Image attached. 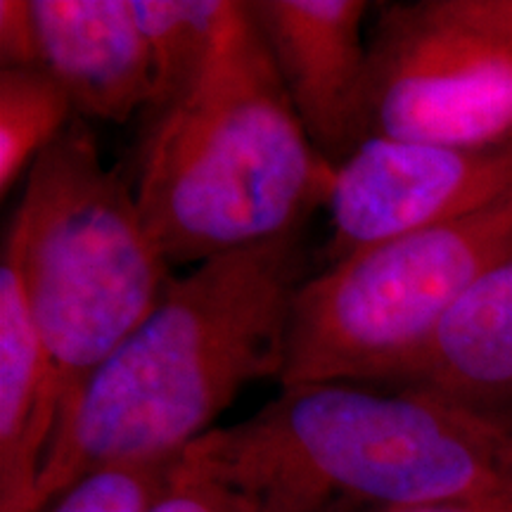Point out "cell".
Wrapping results in <instances>:
<instances>
[{"instance_id": "6da1fadb", "label": "cell", "mask_w": 512, "mask_h": 512, "mask_svg": "<svg viewBox=\"0 0 512 512\" xmlns=\"http://www.w3.org/2000/svg\"><path fill=\"white\" fill-rule=\"evenodd\" d=\"M311 275L304 228L171 278L57 425L36 512L91 472L181 460L247 384L280 382L294 297Z\"/></svg>"}, {"instance_id": "7a4b0ae2", "label": "cell", "mask_w": 512, "mask_h": 512, "mask_svg": "<svg viewBox=\"0 0 512 512\" xmlns=\"http://www.w3.org/2000/svg\"><path fill=\"white\" fill-rule=\"evenodd\" d=\"M181 463L245 512L512 503V406L408 387L297 384L249 418L216 427Z\"/></svg>"}, {"instance_id": "3957f363", "label": "cell", "mask_w": 512, "mask_h": 512, "mask_svg": "<svg viewBox=\"0 0 512 512\" xmlns=\"http://www.w3.org/2000/svg\"><path fill=\"white\" fill-rule=\"evenodd\" d=\"M332 176L238 0L197 81L140 128L147 230L171 266H200L304 230L328 204Z\"/></svg>"}, {"instance_id": "277c9868", "label": "cell", "mask_w": 512, "mask_h": 512, "mask_svg": "<svg viewBox=\"0 0 512 512\" xmlns=\"http://www.w3.org/2000/svg\"><path fill=\"white\" fill-rule=\"evenodd\" d=\"M5 240L53 363L60 425L88 377L159 304L171 264L145 226L136 185L105 166L79 114L31 166Z\"/></svg>"}, {"instance_id": "5b68a950", "label": "cell", "mask_w": 512, "mask_h": 512, "mask_svg": "<svg viewBox=\"0 0 512 512\" xmlns=\"http://www.w3.org/2000/svg\"><path fill=\"white\" fill-rule=\"evenodd\" d=\"M512 254V190L486 207L332 261L299 287L280 387H392L472 285Z\"/></svg>"}, {"instance_id": "8992f818", "label": "cell", "mask_w": 512, "mask_h": 512, "mask_svg": "<svg viewBox=\"0 0 512 512\" xmlns=\"http://www.w3.org/2000/svg\"><path fill=\"white\" fill-rule=\"evenodd\" d=\"M368 136L512 143V34L456 0L380 5L368 38Z\"/></svg>"}, {"instance_id": "52a82bcc", "label": "cell", "mask_w": 512, "mask_h": 512, "mask_svg": "<svg viewBox=\"0 0 512 512\" xmlns=\"http://www.w3.org/2000/svg\"><path fill=\"white\" fill-rule=\"evenodd\" d=\"M512 190V143L451 147L368 138L332 176L328 264L486 207Z\"/></svg>"}, {"instance_id": "ba28073f", "label": "cell", "mask_w": 512, "mask_h": 512, "mask_svg": "<svg viewBox=\"0 0 512 512\" xmlns=\"http://www.w3.org/2000/svg\"><path fill=\"white\" fill-rule=\"evenodd\" d=\"M283 91L306 136L330 166L368 136L366 0H247Z\"/></svg>"}, {"instance_id": "9c48e42d", "label": "cell", "mask_w": 512, "mask_h": 512, "mask_svg": "<svg viewBox=\"0 0 512 512\" xmlns=\"http://www.w3.org/2000/svg\"><path fill=\"white\" fill-rule=\"evenodd\" d=\"M41 67L83 119L124 124L152 98V64L131 0H31Z\"/></svg>"}, {"instance_id": "30bf717a", "label": "cell", "mask_w": 512, "mask_h": 512, "mask_svg": "<svg viewBox=\"0 0 512 512\" xmlns=\"http://www.w3.org/2000/svg\"><path fill=\"white\" fill-rule=\"evenodd\" d=\"M60 413L50 356L19 273L17 254L3 240L0 259V512H36Z\"/></svg>"}, {"instance_id": "8fae6325", "label": "cell", "mask_w": 512, "mask_h": 512, "mask_svg": "<svg viewBox=\"0 0 512 512\" xmlns=\"http://www.w3.org/2000/svg\"><path fill=\"white\" fill-rule=\"evenodd\" d=\"M392 387L512 406V254L458 299Z\"/></svg>"}, {"instance_id": "7c38bea8", "label": "cell", "mask_w": 512, "mask_h": 512, "mask_svg": "<svg viewBox=\"0 0 512 512\" xmlns=\"http://www.w3.org/2000/svg\"><path fill=\"white\" fill-rule=\"evenodd\" d=\"M152 64L143 121L169 110L214 55L235 0H131Z\"/></svg>"}, {"instance_id": "4fadbf2b", "label": "cell", "mask_w": 512, "mask_h": 512, "mask_svg": "<svg viewBox=\"0 0 512 512\" xmlns=\"http://www.w3.org/2000/svg\"><path fill=\"white\" fill-rule=\"evenodd\" d=\"M76 117L72 100L43 67L0 69V192L8 197Z\"/></svg>"}, {"instance_id": "5bb4252c", "label": "cell", "mask_w": 512, "mask_h": 512, "mask_svg": "<svg viewBox=\"0 0 512 512\" xmlns=\"http://www.w3.org/2000/svg\"><path fill=\"white\" fill-rule=\"evenodd\" d=\"M181 460L117 465L86 475L43 512H150L176 475Z\"/></svg>"}, {"instance_id": "9a60e30c", "label": "cell", "mask_w": 512, "mask_h": 512, "mask_svg": "<svg viewBox=\"0 0 512 512\" xmlns=\"http://www.w3.org/2000/svg\"><path fill=\"white\" fill-rule=\"evenodd\" d=\"M150 512H245V508L223 486L178 463L169 489Z\"/></svg>"}, {"instance_id": "2e32d148", "label": "cell", "mask_w": 512, "mask_h": 512, "mask_svg": "<svg viewBox=\"0 0 512 512\" xmlns=\"http://www.w3.org/2000/svg\"><path fill=\"white\" fill-rule=\"evenodd\" d=\"M0 62L3 67H41L31 0H0Z\"/></svg>"}, {"instance_id": "e0dca14e", "label": "cell", "mask_w": 512, "mask_h": 512, "mask_svg": "<svg viewBox=\"0 0 512 512\" xmlns=\"http://www.w3.org/2000/svg\"><path fill=\"white\" fill-rule=\"evenodd\" d=\"M460 12L512 34V0H456Z\"/></svg>"}, {"instance_id": "ac0fdd59", "label": "cell", "mask_w": 512, "mask_h": 512, "mask_svg": "<svg viewBox=\"0 0 512 512\" xmlns=\"http://www.w3.org/2000/svg\"><path fill=\"white\" fill-rule=\"evenodd\" d=\"M392 512H512V503L508 501H441L411 505V508H399Z\"/></svg>"}]
</instances>
